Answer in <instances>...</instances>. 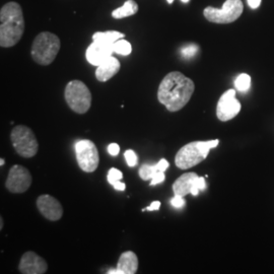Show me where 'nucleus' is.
I'll list each match as a JSON object with an SVG mask.
<instances>
[{
	"mask_svg": "<svg viewBox=\"0 0 274 274\" xmlns=\"http://www.w3.org/2000/svg\"><path fill=\"white\" fill-rule=\"evenodd\" d=\"M165 179H166L165 172H159L151 180V186H156L158 184H161V183H163L165 181Z\"/></svg>",
	"mask_w": 274,
	"mask_h": 274,
	"instance_id": "26",
	"label": "nucleus"
},
{
	"mask_svg": "<svg viewBox=\"0 0 274 274\" xmlns=\"http://www.w3.org/2000/svg\"><path fill=\"white\" fill-rule=\"evenodd\" d=\"M261 4V0H248V5L252 9H257Z\"/></svg>",
	"mask_w": 274,
	"mask_h": 274,
	"instance_id": "30",
	"label": "nucleus"
},
{
	"mask_svg": "<svg viewBox=\"0 0 274 274\" xmlns=\"http://www.w3.org/2000/svg\"><path fill=\"white\" fill-rule=\"evenodd\" d=\"M124 157H125V160L128 164L129 167H135L137 165V163H139V157H137L136 153L132 150H128L125 152L124 154Z\"/></svg>",
	"mask_w": 274,
	"mask_h": 274,
	"instance_id": "23",
	"label": "nucleus"
},
{
	"mask_svg": "<svg viewBox=\"0 0 274 274\" xmlns=\"http://www.w3.org/2000/svg\"><path fill=\"white\" fill-rule=\"evenodd\" d=\"M131 52H132V46L124 38L118 40L114 44V53H117L122 56H128L131 54Z\"/></svg>",
	"mask_w": 274,
	"mask_h": 274,
	"instance_id": "20",
	"label": "nucleus"
},
{
	"mask_svg": "<svg viewBox=\"0 0 274 274\" xmlns=\"http://www.w3.org/2000/svg\"><path fill=\"white\" fill-rule=\"evenodd\" d=\"M139 10H140L139 5H137L134 0H126L122 7L112 12V17L116 20L128 18V17L136 15Z\"/></svg>",
	"mask_w": 274,
	"mask_h": 274,
	"instance_id": "18",
	"label": "nucleus"
},
{
	"mask_svg": "<svg viewBox=\"0 0 274 274\" xmlns=\"http://www.w3.org/2000/svg\"><path fill=\"white\" fill-rule=\"evenodd\" d=\"M113 187H114V189L117 190V191H124V190L126 189V185H125L124 183H122L121 181H119V182H117L116 184H114Z\"/></svg>",
	"mask_w": 274,
	"mask_h": 274,
	"instance_id": "29",
	"label": "nucleus"
},
{
	"mask_svg": "<svg viewBox=\"0 0 274 274\" xmlns=\"http://www.w3.org/2000/svg\"><path fill=\"white\" fill-rule=\"evenodd\" d=\"M160 209H161V202L160 201H154V202H152V204L150 205V207L143 210V212H146V211L155 212V211H159Z\"/></svg>",
	"mask_w": 274,
	"mask_h": 274,
	"instance_id": "28",
	"label": "nucleus"
},
{
	"mask_svg": "<svg viewBox=\"0 0 274 274\" xmlns=\"http://www.w3.org/2000/svg\"><path fill=\"white\" fill-rule=\"evenodd\" d=\"M170 167V164L167 160L162 159L156 165H143L140 169V177L145 180L149 181L154 178V176L159 172H166L167 169Z\"/></svg>",
	"mask_w": 274,
	"mask_h": 274,
	"instance_id": "17",
	"label": "nucleus"
},
{
	"mask_svg": "<svg viewBox=\"0 0 274 274\" xmlns=\"http://www.w3.org/2000/svg\"><path fill=\"white\" fill-rule=\"evenodd\" d=\"M167 2H168L169 5H172L174 3V0H167Z\"/></svg>",
	"mask_w": 274,
	"mask_h": 274,
	"instance_id": "33",
	"label": "nucleus"
},
{
	"mask_svg": "<svg viewBox=\"0 0 274 274\" xmlns=\"http://www.w3.org/2000/svg\"><path fill=\"white\" fill-rule=\"evenodd\" d=\"M125 35L118 31H107V32H97L93 35L94 41H101L109 44H115L118 40L123 39Z\"/></svg>",
	"mask_w": 274,
	"mask_h": 274,
	"instance_id": "19",
	"label": "nucleus"
},
{
	"mask_svg": "<svg viewBox=\"0 0 274 274\" xmlns=\"http://www.w3.org/2000/svg\"><path fill=\"white\" fill-rule=\"evenodd\" d=\"M241 111V104L236 99V91L229 90L220 99L217 108V116L223 121L227 122L235 118Z\"/></svg>",
	"mask_w": 274,
	"mask_h": 274,
	"instance_id": "10",
	"label": "nucleus"
},
{
	"mask_svg": "<svg viewBox=\"0 0 274 274\" xmlns=\"http://www.w3.org/2000/svg\"><path fill=\"white\" fill-rule=\"evenodd\" d=\"M6 164V161L4 160V159H2V160H0V166H4Z\"/></svg>",
	"mask_w": 274,
	"mask_h": 274,
	"instance_id": "32",
	"label": "nucleus"
},
{
	"mask_svg": "<svg viewBox=\"0 0 274 274\" xmlns=\"http://www.w3.org/2000/svg\"><path fill=\"white\" fill-rule=\"evenodd\" d=\"M117 268L121 270L122 274H135L139 269V258L132 251H127L121 254Z\"/></svg>",
	"mask_w": 274,
	"mask_h": 274,
	"instance_id": "16",
	"label": "nucleus"
},
{
	"mask_svg": "<svg viewBox=\"0 0 274 274\" xmlns=\"http://www.w3.org/2000/svg\"><path fill=\"white\" fill-rule=\"evenodd\" d=\"M114 53V44L101 41H94L86 51L88 62L94 66H99Z\"/></svg>",
	"mask_w": 274,
	"mask_h": 274,
	"instance_id": "12",
	"label": "nucleus"
},
{
	"mask_svg": "<svg viewBox=\"0 0 274 274\" xmlns=\"http://www.w3.org/2000/svg\"><path fill=\"white\" fill-rule=\"evenodd\" d=\"M25 19L22 7L15 2L0 10V46L11 48L17 45L25 33Z\"/></svg>",
	"mask_w": 274,
	"mask_h": 274,
	"instance_id": "2",
	"label": "nucleus"
},
{
	"mask_svg": "<svg viewBox=\"0 0 274 274\" xmlns=\"http://www.w3.org/2000/svg\"><path fill=\"white\" fill-rule=\"evenodd\" d=\"M32 184V175L28 169L21 165H15L11 168L7 178V189L12 193H24Z\"/></svg>",
	"mask_w": 274,
	"mask_h": 274,
	"instance_id": "9",
	"label": "nucleus"
},
{
	"mask_svg": "<svg viewBox=\"0 0 274 274\" xmlns=\"http://www.w3.org/2000/svg\"><path fill=\"white\" fill-rule=\"evenodd\" d=\"M61 47L58 36L50 32L40 33L34 40L31 55L33 60L39 65H50L56 58Z\"/></svg>",
	"mask_w": 274,
	"mask_h": 274,
	"instance_id": "4",
	"label": "nucleus"
},
{
	"mask_svg": "<svg viewBox=\"0 0 274 274\" xmlns=\"http://www.w3.org/2000/svg\"><path fill=\"white\" fill-rule=\"evenodd\" d=\"M37 208L41 215L50 222H57L63 216L61 203L54 197L45 194L37 199Z\"/></svg>",
	"mask_w": 274,
	"mask_h": 274,
	"instance_id": "11",
	"label": "nucleus"
},
{
	"mask_svg": "<svg viewBox=\"0 0 274 274\" xmlns=\"http://www.w3.org/2000/svg\"><path fill=\"white\" fill-rule=\"evenodd\" d=\"M120 67V61L116 57L110 56L103 63L97 66L96 78L99 82L106 83L119 73Z\"/></svg>",
	"mask_w": 274,
	"mask_h": 274,
	"instance_id": "15",
	"label": "nucleus"
},
{
	"mask_svg": "<svg viewBox=\"0 0 274 274\" xmlns=\"http://www.w3.org/2000/svg\"><path fill=\"white\" fill-rule=\"evenodd\" d=\"M65 101L74 112L86 114L92 105V93L81 81H72L67 84L64 91Z\"/></svg>",
	"mask_w": 274,
	"mask_h": 274,
	"instance_id": "5",
	"label": "nucleus"
},
{
	"mask_svg": "<svg viewBox=\"0 0 274 274\" xmlns=\"http://www.w3.org/2000/svg\"><path fill=\"white\" fill-rule=\"evenodd\" d=\"M3 229H4V220L2 218L0 219V230H3Z\"/></svg>",
	"mask_w": 274,
	"mask_h": 274,
	"instance_id": "31",
	"label": "nucleus"
},
{
	"mask_svg": "<svg viewBox=\"0 0 274 274\" xmlns=\"http://www.w3.org/2000/svg\"><path fill=\"white\" fill-rule=\"evenodd\" d=\"M77 161L86 173L95 172L100 164V156L96 145L89 140H82L76 144Z\"/></svg>",
	"mask_w": 274,
	"mask_h": 274,
	"instance_id": "8",
	"label": "nucleus"
},
{
	"mask_svg": "<svg viewBox=\"0 0 274 274\" xmlns=\"http://www.w3.org/2000/svg\"><path fill=\"white\" fill-rule=\"evenodd\" d=\"M175 195L185 197L188 194L197 196L199 189V176L196 173H186L179 177L173 184Z\"/></svg>",
	"mask_w": 274,
	"mask_h": 274,
	"instance_id": "14",
	"label": "nucleus"
},
{
	"mask_svg": "<svg viewBox=\"0 0 274 274\" xmlns=\"http://www.w3.org/2000/svg\"><path fill=\"white\" fill-rule=\"evenodd\" d=\"M219 144V140L190 143L179 150L175 158V164L181 170L195 167L207 159L211 150L216 149Z\"/></svg>",
	"mask_w": 274,
	"mask_h": 274,
	"instance_id": "3",
	"label": "nucleus"
},
{
	"mask_svg": "<svg viewBox=\"0 0 274 274\" xmlns=\"http://www.w3.org/2000/svg\"><path fill=\"white\" fill-rule=\"evenodd\" d=\"M195 90L192 80L179 72L168 74L158 90V100L168 111L178 112L190 101Z\"/></svg>",
	"mask_w": 274,
	"mask_h": 274,
	"instance_id": "1",
	"label": "nucleus"
},
{
	"mask_svg": "<svg viewBox=\"0 0 274 274\" xmlns=\"http://www.w3.org/2000/svg\"><path fill=\"white\" fill-rule=\"evenodd\" d=\"M241 0H227L222 9L209 7L204 10L203 15L208 21L215 24H230L238 20L243 13Z\"/></svg>",
	"mask_w": 274,
	"mask_h": 274,
	"instance_id": "7",
	"label": "nucleus"
},
{
	"mask_svg": "<svg viewBox=\"0 0 274 274\" xmlns=\"http://www.w3.org/2000/svg\"><path fill=\"white\" fill-rule=\"evenodd\" d=\"M11 141L19 156L30 159L37 155L39 145L35 133L25 125L16 126L11 132Z\"/></svg>",
	"mask_w": 274,
	"mask_h": 274,
	"instance_id": "6",
	"label": "nucleus"
},
{
	"mask_svg": "<svg viewBox=\"0 0 274 274\" xmlns=\"http://www.w3.org/2000/svg\"><path fill=\"white\" fill-rule=\"evenodd\" d=\"M171 204H172V207H174L175 209H181L185 205V199L183 196L175 195V197H173L171 199Z\"/></svg>",
	"mask_w": 274,
	"mask_h": 274,
	"instance_id": "25",
	"label": "nucleus"
},
{
	"mask_svg": "<svg viewBox=\"0 0 274 274\" xmlns=\"http://www.w3.org/2000/svg\"><path fill=\"white\" fill-rule=\"evenodd\" d=\"M198 46L197 45H194V44H190V45H187L185 47L182 48L181 50V53L182 55L185 57V58H192L196 55V53L198 52Z\"/></svg>",
	"mask_w": 274,
	"mask_h": 274,
	"instance_id": "24",
	"label": "nucleus"
},
{
	"mask_svg": "<svg viewBox=\"0 0 274 274\" xmlns=\"http://www.w3.org/2000/svg\"><path fill=\"white\" fill-rule=\"evenodd\" d=\"M123 178V174L120 170L116 169V168H112L110 169L109 173H108V176H107V179H108V182L110 185H114L116 184L117 182L121 181Z\"/></svg>",
	"mask_w": 274,
	"mask_h": 274,
	"instance_id": "22",
	"label": "nucleus"
},
{
	"mask_svg": "<svg viewBox=\"0 0 274 274\" xmlns=\"http://www.w3.org/2000/svg\"><path fill=\"white\" fill-rule=\"evenodd\" d=\"M181 2H182V3H184V4H187V3L189 2V0H181Z\"/></svg>",
	"mask_w": 274,
	"mask_h": 274,
	"instance_id": "34",
	"label": "nucleus"
},
{
	"mask_svg": "<svg viewBox=\"0 0 274 274\" xmlns=\"http://www.w3.org/2000/svg\"><path fill=\"white\" fill-rule=\"evenodd\" d=\"M235 86L237 88V90H239L240 92H246L250 89V86H251V78L250 76L246 75V74H243V75H240L236 82H235Z\"/></svg>",
	"mask_w": 274,
	"mask_h": 274,
	"instance_id": "21",
	"label": "nucleus"
},
{
	"mask_svg": "<svg viewBox=\"0 0 274 274\" xmlns=\"http://www.w3.org/2000/svg\"><path fill=\"white\" fill-rule=\"evenodd\" d=\"M108 153L111 156H113V157L118 156L119 153H120V147H119V145H117V144H111L108 147Z\"/></svg>",
	"mask_w": 274,
	"mask_h": 274,
	"instance_id": "27",
	"label": "nucleus"
},
{
	"mask_svg": "<svg viewBox=\"0 0 274 274\" xmlns=\"http://www.w3.org/2000/svg\"><path fill=\"white\" fill-rule=\"evenodd\" d=\"M48 269L47 262L35 252H26L20 262L19 270L23 274H44Z\"/></svg>",
	"mask_w": 274,
	"mask_h": 274,
	"instance_id": "13",
	"label": "nucleus"
}]
</instances>
